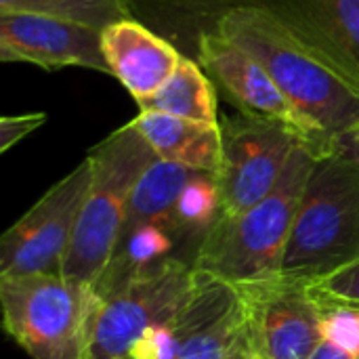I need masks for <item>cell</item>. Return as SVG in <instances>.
Returning <instances> with one entry per match:
<instances>
[{
    "label": "cell",
    "instance_id": "cell-13",
    "mask_svg": "<svg viewBox=\"0 0 359 359\" xmlns=\"http://www.w3.org/2000/svg\"><path fill=\"white\" fill-rule=\"evenodd\" d=\"M359 76V0H263Z\"/></svg>",
    "mask_w": 359,
    "mask_h": 359
},
{
    "label": "cell",
    "instance_id": "cell-6",
    "mask_svg": "<svg viewBox=\"0 0 359 359\" xmlns=\"http://www.w3.org/2000/svg\"><path fill=\"white\" fill-rule=\"evenodd\" d=\"M196 267L166 257L95 307L84 359H126L133 345L166 320L189 294Z\"/></svg>",
    "mask_w": 359,
    "mask_h": 359
},
{
    "label": "cell",
    "instance_id": "cell-11",
    "mask_svg": "<svg viewBox=\"0 0 359 359\" xmlns=\"http://www.w3.org/2000/svg\"><path fill=\"white\" fill-rule=\"evenodd\" d=\"M0 59L34 63L48 72L84 67L111 76L99 29L38 13L0 11Z\"/></svg>",
    "mask_w": 359,
    "mask_h": 359
},
{
    "label": "cell",
    "instance_id": "cell-10",
    "mask_svg": "<svg viewBox=\"0 0 359 359\" xmlns=\"http://www.w3.org/2000/svg\"><path fill=\"white\" fill-rule=\"evenodd\" d=\"M198 63L210 76V80L223 90V95L238 107L240 114L280 120L294 128L303 143L318 156L334 151L322 130H318L282 93L267 69L244 48L215 32H202L198 36Z\"/></svg>",
    "mask_w": 359,
    "mask_h": 359
},
{
    "label": "cell",
    "instance_id": "cell-14",
    "mask_svg": "<svg viewBox=\"0 0 359 359\" xmlns=\"http://www.w3.org/2000/svg\"><path fill=\"white\" fill-rule=\"evenodd\" d=\"M133 122L160 160L200 172H217L221 162V122H198L162 111H139Z\"/></svg>",
    "mask_w": 359,
    "mask_h": 359
},
{
    "label": "cell",
    "instance_id": "cell-16",
    "mask_svg": "<svg viewBox=\"0 0 359 359\" xmlns=\"http://www.w3.org/2000/svg\"><path fill=\"white\" fill-rule=\"evenodd\" d=\"M2 13H38L103 32L130 19V0H0Z\"/></svg>",
    "mask_w": 359,
    "mask_h": 359
},
{
    "label": "cell",
    "instance_id": "cell-22",
    "mask_svg": "<svg viewBox=\"0 0 359 359\" xmlns=\"http://www.w3.org/2000/svg\"><path fill=\"white\" fill-rule=\"evenodd\" d=\"M334 151L347 156L349 160H353L359 166V126L353 130L341 135L339 139H334Z\"/></svg>",
    "mask_w": 359,
    "mask_h": 359
},
{
    "label": "cell",
    "instance_id": "cell-21",
    "mask_svg": "<svg viewBox=\"0 0 359 359\" xmlns=\"http://www.w3.org/2000/svg\"><path fill=\"white\" fill-rule=\"evenodd\" d=\"M46 122L44 111L23 114V116H2L0 118V151H8L13 145L23 141L27 135L38 130Z\"/></svg>",
    "mask_w": 359,
    "mask_h": 359
},
{
    "label": "cell",
    "instance_id": "cell-20",
    "mask_svg": "<svg viewBox=\"0 0 359 359\" xmlns=\"http://www.w3.org/2000/svg\"><path fill=\"white\" fill-rule=\"evenodd\" d=\"M244 326V316L233 320L231 324L223 326L219 332H215L208 341H204L202 345L189 349L187 353L179 355L177 359H227L229 355V349L236 341V337L240 334Z\"/></svg>",
    "mask_w": 359,
    "mask_h": 359
},
{
    "label": "cell",
    "instance_id": "cell-2",
    "mask_svg": "<svg viewBox=\"0 0 359 359\" xmlns=\"http://www.w3.org/2000/svg\"><path fill=\"white\" fill-rule=\"evenodd\" d=\"M316 162L318 156L299 143L282 179L259 204L236 217H217L194 250V267L229 284L282 273L297 210Z\"/></svg>",
    "mask_w": 359,
    "mask_h": 359
},
{
    "label": "cell",
    "instance_id": "cell-1",
    "mask_svg": "<svg viewBox=\"0 0 359 359\" xmlns=\"http://www.w3.org/2000/svg\"><path fill=\"white\" fill-rule=\"evenodd\" d=\"M217 32L252 55L330 141L359 126V76L261 2L236 4Z\"/></svg>",
    "mask_w": 359,
    "mask_h": 359
},
{
    "label": "cell",
    "instance_id": "cell-4",
    "mask_svg": "<svg viewBox=\"0 0 359 359\" xmlns=\"http://www.w3.org/2000/svg\"><path fill=\"white\" fill-rule=\"evenodd\" d=\"M359 259V166L332 151L318 158L305 185L282 273L326 278Z\"/></svg>",
    "mask_w": 359,
    "mask_h": 359
},
{
    "label": "cell",
    "instance_id": "cell-24",
    "mask_svg": "<svg viewBox=\"0 0 359 359\" xmlns=\"http://www.w3.org/2000/svg\"><path fill=\"white\" fill-rule=\"evenodd\" d=\"M227 359H255L252 349H250V345H248V337H246L244 326H242L240 334L236 337V341H233V345H231V349H229Z\"/></svg>",
    "mask_w": 359,
    "mask_h": 359
},
{
    "label": "cell",
    "instance_id": "cell-23",
    "mask_svg": "<svg viewBox=\"0 0 359 359\" xmlns=\"http://www.w3.org/2000/svg\"><path fill=\"white\" fill-rule=\"evenodd\" d=\"M309 359H359L353 358V355H349L347 351H343V349H339L337 345H332V343H328V341H320L318 343V347L313 349V353L309 355Z\"/></svg>",
    "mask_w": 359,
    "mask_h": 359
},
{
    "label": "cell",
    "instance_id": "cell-8",
    "mask_svg": "<svg viewBox=\"0 0 359 359\" xmlns=\"http://www.w3.org/2000/svg\"><path fill=\"white\" fill-rule=\"evenodd\" d=\"M90 179L93 162L86 156L2 233L0 276H61Z\"/></svg>",
    "mask_w": 359,
    "mask_h": 359
},
{
    "label": "cell",
    "instance_id": "cell-15",
    "mask_svg": "<svg viewBox=\"0 0 359 359\" xmlns=\"http://www.w3.org/2000/svg\"><path fill=\"white\" fill-rule=\"evenodd\" d=\"M141 111H162L198 122L219 124V99L215 82L194 59L181 57L172 76L147 99L137 101Z\"/></svg>",
    "mask_w": 359,
    "mask_h": 359
},
{
    "label": "cell",
    "instance_id": "cell-19",
    "mask_svg": "<svg viewBox=\"0 0 359 359\" xmlns=\"http://www.w3.org/2000/svg\"><path fill=\"white\" fill-rule=\"evenodd\" d=\"M309 284L320 305H345L359 309V259Z\"/></svg>",
    "mask_w": 359,
    "mask_h": 359
},
{
    "label": "cell",
    "instance_id": "cell-17",
    "mask_svg": "<svg viewBox=\"0 0 359 359\" xmlns=\"http://www.w3.org/2000/svg\"><path fill=\"white\" fill-rule=\"evenodd\" d=\"M221 215V191L212 172L194 170L175 206V229L179 242L202 240Z\"/></svg>",
    "mask_w": 359,
    "mask_h": 359
},
{
    "label": "cell",
    "instance_id": "cell-9",
    "mask_svg": "<svg viewBox=\"0 0 359 359\" xmlns=\"http://www.w3.org/2000/svg\"><path fill=\"white\" fill-rule=\"evenodd\" d=\"M233 286L255 359H309L322 341V307L309 280L276 273Z\"/></svg>",
    "mask_w": 359,
    "mask_h": 359
},
{
    "label": "cell",
    "instance_id": "cell-7",
    "mask_svg": "<svg viewBox=\"0 0 359 359\" xmlns=\"http://www.w3.org/2000/svg\"><path fill=\"white\" fill-rule=\"evenodd\" d=\"M299 143L301 135L280 120L246 114L221 118V162L215 172L221 215L236 217L259 204L282 179Z\"/></svg>",
    "mask_w": 359,
    "mask_h": 359
},
{
    "label": "cell",
    "instance_id": "cell-12",
    "mask_svg": "<svg viewBox=\"0 0 359 359\" xmlns=\"http://www.w3.org/2000/svg\"><path fill=\"white\" fill-rule=\"evenodd\" d=\"M111 76L122 82L135 101L151 97L177 69L183 55L135 19L118 21L101 32Z\"/></svg>",
    "mask_w": 359,
    "mask_h": 359
},
{
    "label": "cell",
    "instance_id": "cell-3",
    "mask_svg": "<svg viewBox=\"0 0 359 359\" xmlns=\"http://www.w3.org/2000/svg\"><path fill=\"white\" fill-rule=\"evenodd\" d=\"M88 158L93 179L61 276L93 288L116 255L133 191L158 156L130 120L97 143Z\"/></svg>",
    "mask_w": 359,
    "mask_h": 359
},
{
    "label": "cell",
    "instance_id": "cell-18",
    "mask_svg": "<svg viewBox=\"0 0 359 359\" xmlns=\"http://www.w3.org/2000/svg\"><path fill=\"white\" fill-rule=\"evenodd\" d=\"M322 339L359 358V309L345 305H320Z\"/></svg>",
    "mask_w": 359,
    "mask_h": 359
},
{
    "label": "cell",
    "instance_id": "cell-5",
    "mask_svg": "<svg viewBox=\"0 0 359 359\" xmlns=\"http://www.w3.org/2000/svg\"><path fill=\"white\" fill-rule=\"evenodd\" d=\"M6 334L29 359H84L95 313L93 288L57 273L0 276Z\"/></svg>",
    "mask_w": 359,
    "mask_h": 359
}]
</instances>
